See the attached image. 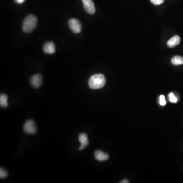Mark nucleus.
<instances>
[{"label":"nucleus","instance_id":"obj_1","mask_svg":"<svg viewBox=\"0 0 183 183\" xmlns=\"http://www.w3.org/2000/svg\"><path fill=\"white\" fill-rule=\"evenodd\" d=\"M105 84V77L101 74L94 75L90 77L88 81L89 88L94 89L102 88Z\"/></svg>","mask_w":183,"mask_h":183},{"label":"nucleus","instance_id":"obj_2","mask_svg":"<svg viewBox=\"0 0 183 183\" xmlns=\"http://www.w3.org/2000/svg\"><path fill=\"white\" fill-rule=\"evenodd\" d=\"M37 19L34 15H30L26 17L23 20L22 28L24 32L29 33L35 28L37 26Z\"/></svg>","mask_w":183,"mask_h":183},{"label":"nucleus","instance_id":"obj_3","mask_svg":"<svg viewBox=\"0 0 183 183\" xmlns=\"http://www.w3.org/2000/svg\"><path fill=\"white\" fill-rule=\"evenodd\" d=\"M68 24L70 30L75 34H79L81 32V24L79 20L72 18L69 20Z\"/></svg>","mask_w":183,"mask_h":183},{"label":"nucleus","instance_id":"obj_4","mask_svg":"<svg viewBox=\"0 0 183 183\" xmlns=\"http://www.w3.org/2000/svg\"><path fill=\"white\" fill-rule=\"evenodd\" d=\"M23 130L28 134H33L36 133L37 127L35 122L33 120L26 121L23 125Z\"/></svg>","mask_w":183,"mask_h":183},{"label":"nucleus","instance_id":"obj_5","mask_svg":"<svg viewBox=\"0 0 183 183\" xmlns=\"http://www.w3.org/2000/svg\"><path fill=\"white\" fill-rule=\"evenodd\" d=\"M83 5L86 12L89 14H94L96 11L95 5L92 0H83Z\"/></svg>","mask_w":183,"mask_h":183},{"label":"nucleus","instance_id":"obj_6","mask_svg":"<svg viewBox=\"0 0 183 183\" xmlns=\"http://www.w3.org/2000/svg\"><path fill=\"white\" fill-rule=\"evenodd\" d=\"M30 83L35 88H39L42 83V77L40 74H35L30 79Z\"/></svg>","mask_w":183,"mask_h":183},{"label":"nucleus","instance_id":"obj_7","mask_svg":"<svg viewBox=\"0 0 183 183\" xmlns=\"http://www.w3.org/2000/svg\"><path fill=\"white\" fill-rule=\"evenodd\" d=\"M79 141L81 144L80 148L79 149V150L84 149L88 145V139L87 135L85 133H81V134H79Z\"/></svg>","mask_w":183,"mask_h":183},{"label":"nucleus","instance_id":"obj_8","mask_svg":"<svg viewBox=\"0 0 183 183\" xmlns=\"http://www.w3.org/2000/svg\"><path fill=\"white\" fill-rule=\"evenodd\" d=\"M44 52L48 54H53L56 52L54 44L53 42H48L44 45Z\"/></svg>","mask_w":183,"mask_h":183},{"label":"nucleus","instance_id":"obj_9","mask_svg":"<svg viewBox=\"0 0 183 183\" xmlns=\"http://www.w3.org/2000/svg\"><path fill=\"white\" fill-rule=\"evenodd\" d=\"M95 157L98 161H105L109 159V155L101 150H97L95 153Z\"/></svg>","mask_w":183,"mask_h":183},{"label":"nucleus","instance_id":"obj_10","mask_svg":"<svg viewBox=\"0 0 183 183\" xmlns=\"http://www.w3.org/2000/svg\"><path fill=\"white\" fill-rule=\"evenodd\" d=\"M180 37L179 36H175L171 38L170 40L168 41L167 44L169 48H172L177 46L180 44Z\"/></svg>","mask_w":183,"mask_h":183},{"label":"nucleus","instance_id":"obj_11","mask_svg":"<svg viewBox=\"0 0 183 183\" xmlns=\"http://www.w3.org/2000/svg\"><path fill=\"white\" fill-rule=\"evenodd\" d=\"M171 63L175 66L183 65V57L179 56H175L171 60Z\"/></svg>","mask_w":183,"mask_h":183},{"label":"nucleus","instance_id":"obj_12","mask_svg":"<svg viewBox=\"0 0 183 183\" xmlns=\"http://www.w3.org/2000/svg\"><path fill=\"white\" fill-rule=\"evenodd\" d=\"M8 97L7 95L2 94L0 96V105L1 106L3 107H7L8 105Z\"/></svg>","mask_w":183,"mask_h":183},{"label":"nucleus","instance_id":"obj_13","mask_svg":"<svg viewBox=\"0 0 183 183\" xmlns=\"http://www.w3.org/2000/svg\"><path fill=\"white\" fill-rule=\"evenodd\" d=\"M169 100L172 103H176L178 102V98L175 96L173 93H170L169 94Z\"/></svg>","mask_w":183,"mask_h":183},{"label":"nucleus","instance_id":"obj_14","mask_svg":"<svg viewBox=\"0 0 183 183\" xmlns=\"http://www.w3.org/2000/svg\"><path fill=\"white\" fill-rule=\"evenodd\" d=\"M8 175L7 171L4 170V168H1L0 170V177L1 179H5L6 178Z\"/></svg>","mask_w":183,"mask_h":183},{"label":"nucleus","instance_id":"obj_15","mask_svg":"<svg viewBox=\"0 0 183 183\" xmlns=\"http://www.w3.org/2000/svg\"><path fill=\"white\" fill-rule=\"evenodd\" d=\"M159 103L160 104L161 106L165 105L166 104V101L163 95H161L159 97Z\"/></svg>","mask_w":183,"mask_h":183},{"label":"nucleus","instance_id":"obj_16","mask_svg":"<svg viewBox=\"0 0 183 183\" xmlns=\"http://www.w3.org/2000/svg\"><path fill=\"white\" fill-rule=\"evenodd\" d=\"M152 4L155 5H160L164 3V0H150Z\"/></svg>","mask_w":183,"mask_h":183},{"label":"nucleus","instance_id":"obj_17","mask_svg":"<svg viewBox=\"0 0 183 183\" xmlns=\"http://www.w3.org/2000/svg\"><path fill=\"white\" fill-rule=\"evenodd\" d=\"M14 1L17 4H21L23 3L25 1V0H14Z\"/></svg>","mask_w":183,"mask_h":183},{"label":"nucleus","instance_id":"obj_18","mask_svg":"<svg viewBox=\"0 0 183 183\" xmlns=\"http://www.w3.org/2000/svg\"><path fill=\"white\" fill-rule=\"evenodd\" d=\"M121 183H129V181L128 180H122V182H121Z\"/></svg>","mask_w":183,"mask_h":183}]
</instances>
